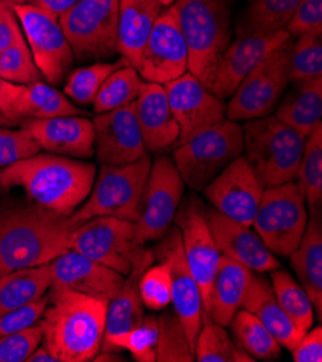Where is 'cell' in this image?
<instances>
[{
  "label": "cell",
  "instance_id": "45",
  "mask_svg": "<svg viewBox=\"0 0 322 362\" xmlns=\"http://www.w3.org/2000/svg\"><path fill=\"white\" fill-rule=\"evenodd\" d=\"M42 152L25 127L0 129V169Z\"/></svg>",
  "mask_w": 322,
  "mask_h": 362
},
{
  "label": "cell",
  "instance_id": "10",
  "mask_svg": "<svg viewBox=\"0 0 322 362\" xmlns=\"http://www.w3.org/2000/svg\"><path fill=\"white\" fill-rule=\"evenodd\" d=\"M292 41H286L269 54L231 94L226 105V119L247 122L270 116L291 84L289 57Z\"/></svg>",
  "mask_w": 322,
  "mask_h": 362
},
{
  "label": "cell",
  "instance_id": "31",
  "mask_svg": "<svg viewBox=\"0 0 322 362\" xmlns=\"http://www.w3.org/2000/svg\"><path fill=\"white\" fill-rule=\"evenodd\" d=\"M51 286L48 264L0 276V316L45 296Z\"/></svg>",
  "mask_w": 322,
  "mask_h": 362
},
{
  "label": "cell",
  "instance_id": "50",
  "mask_svg": "<svg viewBox=\"0 0 322 362\" xmlns=\"http://www.w3.org/2000/svg\"><path fill=\"white\" fill-rule=\"evenodd\" d=\"M295 362H321L322 361V329L311 328L291 351Z\"/></svg>",
  "mask_w": 322,
  "mask_h": 362
},
{
  "label": "cell",
  "instance_id": "33",
  "mask_svg": "<svg viewBox=\"0 0 322 362\" xmlns=\"http://www.w3.org/2000/svg\"><path fill=\"white\" fill-rule=\"evenodd\" d=\"M229 327L234 344L255 361H273L280 356V344L253 313L238 309Z\"/></svg>",
  "mask_w": 322,
  "mask_h": 362
},
{
  "label": "cell",
  "instance_id": "6",
  "mask_svg": "<svg viewBox=\"0 0 322 362\" xmlns=\"http://www.w3.org/2000/svg\"><path fill=\"white\" fill-rule=\"evenodd\" d=\"M151 166L149 155L127 165H101L87 199L68 216L71 226L77 227L94 216L136 221Z\"/></svg>",
  "mask_w": 322,
  "mask_h": 362
},
{
  "label": "cell",
  "instance_id": "27",
  "mask_svg": "<svg viewBox=\"0 0 322 362\" xmlns=\"http://www.w3.org/2000/svg\"><path fill=\"white\" fill-rule=\"evenodd\" d=\"M163 6L158 0H119L117 54L136 68Z\"/></svg>",
  "mask_w": 322,
  "mask_h": 362
},
{
  "label": "cell",
  "instance_id": "30",
  "mask_svg": "<svg viewBox=\"0 0 322 362\" xmlns=\"http://www.w3.org/2000/svg\"><path fill=\"white\" fill-rule=\"evenodd\" d=\"M291 91L283 95L275 108V117L306 137L322 123V77L292 83Z\"/></svg>",
  "mask_w": 322,
  "mask_h": 362
},
{
  "label": "cell",
  "instance_id": "8",
  "mask_svg": "<svg viewBox=\"0 0 322 362\" xmlns=\"http://www.w3.org/2000/svg\"><path fill=\"white\" fill-rule=\"evenodd\" d=\"M68 248L123 276H127L148 252L137 237L134 221L115 216H94L74 227L68 238Z\"/></svg>",
  "mask_w": 322,
  "mask_h": 362
},
{
  "label": "cell",
  "instance_id": "7",
  "mask_svg": "<svg viewBox=\"0 0 322 362\" xmlns=\"http://www.w3.org/2000/svg\"><path fill=\"white\" fill-rule=\"evenodd\" d=\"M243 155V127L224 120L183 144H178L172 160L184 184L192 191H202L229 163Z\"/></svg>",
  "mask_w": 322,
  "mask_h": 362
},
{
  "label": "cell",
  "instance_id": "21",
  "mask_svg": "<svg viewBox=\"0 0 322 362\" xmlns=\"http://www.w3.org/2000/svg\"><path fill=\"white\" fill-rule=\"evenodd\" d=\"M94 156L101 165H127L149 155L136 119L134 105L96 115Z\"/></svg>",
  "mask_w": 322,
  "mask_h": 362
},
{
  "label": "cell",
  "instance_id": "17",
  "mask_svg": "<svg viewBox=\"0 0 322 362\" xmlns=\"http://www.w3.org/2000/svg\"><path fill=\"white\" fill-rule=\"evenodd\" d=\"M154 251L155 259L163 262L171 274L172 305L178 317L181 319L187 337L195 348V341L204 322V306L200 286L187 263L183 248L181 234L176 227L161 238Z\"/></svg>",
  "mask_w": 322,
  "mask_h": 362
},
{
  "label": "cell",
  "instance_id": "22",
  "mask_svg": "<svg viewBox=\"0 0 322 362\" xmlns=\"http://www.w3.org/2000/svg\"><path fill=\"white\" fill-rule=\"evenodd\" d=\"M207 221L222 256L253 273H270L280 267L279 260L252 227L237 223L214 208H207Z\"/></svg>",
  "mask_w": 322,
  "mask_h": 362
},
{
  "label": "cell",
  "instance_id": "38",
  "mask_svg": "<svg viewBox=\"0 0 322 362\" xmlns=\"http://www.w3.org/2000/svg\"><path fill=\"white\" fill-rule=\"evenodd\" d=\"M158 346V317L145 315L133 329L113 337L101 344L100 352L129 351L136 362H156Z\"/></svg>",
  "mask_w": 322,
  "mask_h": 362
},
{
  "label": "cell",
  "instance_id": "16",
  "mask_svg": "<svg viewBox=\"0 0 322 362\" xmlns=\"http://www.w3.org/2000/svg\"><path fill=\"white\" fill-rule=\"evenodd\" d=\"M265 187L241 155L229 163L202 189L205 198L229 218L252 227Z\"/></svg>",
  "mask_w": 322,
  "mask_h": 362
},
{
  "label": "cell",
  "instance_id": "19",
  "mask_svg": "<svg viewBox=\"0 0 322 362\" xmlns=\"http://www.w3.org/2000/svg\"><path fill=\"white\" fill-rule=\"evenodd\" d=\"M48 267L51 273L50 295L77 292L110 302L120 292L126 277L71 248L50 262Z\"/></svg>",
  "mask_w": 322,
  "mask_h": 362
},
{
  "label": "cell",
  "instance_id": "32",
  "mask_svg": "<svg viewBox=\"0 0 322 362\" xmlns=\"http://www.w3.org/2000/svg\"><path fill=\"white\" fill-rule=\"evenodd\" d=\"M16 113L22 122L28 119H52L62 116H88L62 91L42 81L23 86L16 104Z\"/></svg>",
  "mask_w": 322,
  "mask_h": 362
},
{
  "label": "cell",
  "instance_id": "52",
  "mask_svg": "<svg viewBox=\"0 0 322 362\" xmlns=\"http://www.w3.org/2000/svg\"><path fill=\"white\" fill-rule=\"evenodd\" d=\"M77 2H79V0H37L35 4L42 6L44 9L50 11L51 13H54L59 18L67 9H69Z\"/></svg>",
  "mask_w": 322,
  "mask_h": 362
},
{
  "label": "cell",
  "instance_id": "18",
  "mask_svg": "<svg viewBox=\"0 0 322 362\" xmlns=\"http://www.w3.org/2000/svg\"><path fill=\"white\" fill-rule=\"evenodd\" d=\"M173 117L180 126L178 144L226 120V104L191 72L163 86ZM175 146V148H176Z\"/></svg>",
  "mask_w": 322,
  "mask_h": 362
},
{
  "label": "cell",
  "instance_id": "58",
  "mask_svg": "<svg viewBox=\"0 0 322 362\" xmlns=\"http://www.w3.org/2000/svg\"><path fill=\"white\" fill-rule=\"evenodd\" d=\"M250 2H253V0H250Z\"/></svg>",
  "mask_w": 322,
  "mask_h": 362
},
{
  "label": "cell",
  "instance_id": "20",
  "mask_svg": "<svg viewBox=\"0 0 322 362\" xmlns=\"http://www.w3.org/2000/svg\"><path fill=\"white\" fill-rule=\"evenodd\" d=\"M289 40L291 36L284 29L273 33L237 36L229 44L217 62L209 91L222 100L231 97L247 74H250L269 54Z\"/></svg>",
  "mask_w": 322,
  "mask_h": 362
},
{
  "label": "cell",
  "instance_id": "56",
  "mask_svg": "<svg viewBox=\"0 0 322 362\" xmlns=\"http://www.w3.org/2000/svg\"><path fill=\"white\" fill-rule=\"evenodd\" d=\"M158 2H159V4H161L163 8L173 5V0H158Z\"/></svg>",
  "mask_w": 322,
  "mask_h": 362
},
{
  "label": "cell",
  "instance_id": "39",
  "mask_svg": "<svg viewBox=\"0 0 322 362\" xmlns=\"http://www.w3.org/2000/svg\"><path fill=\"white\" fill-rule=\"evenodd\" d=\"M194 356L198 362H255L229 337L224 327L204 320L198 332Z\"/></svg>",
  "mask_w": 322,
  "mask_h": 362
},
{
  "label": "cell",
  "instance_id": "13",
  "mask_svg": "<svg viewBox=\"0 0 322 362\" xmlns=\"http://www.w3.org/2000/svg\"><path fill=\"white\" fill-rule=\"evenodd\" d=\"M185 192V184L173 160L159 156L154 160L143 188L134 221L139 240H161L171 228Z\"/></svg>",
  "mask_w": 322,
  "mask_h": 362
},
{
  "label": "cell",
  "instance_id": "23",
  "mask_svg": "<svg viewBox=\"0 0 322 362\" xmlns=\"http://www.w3.org/2000/svg\"><path fill=\"white\" fill-rule=\"evenodd\" d=\"M21 126L41 151L81 160L94 158V126L88 116L28 119Z\"/></svg>",
  "mask_w": 322,
  "mask_h": 362
},
{
  "label": "cell",
  "instance_id": "40",
  "mask_svg": "<svg viewBox=\"0 0 322 362\" xmlns=\"http://www.w3.org/2000/svg\"><path fill=\"white\" fill-rule=\"evenodd\" d=\"M125 65H127V62L120 58L115 62L100 61L74 69L64 80L62 93L79 105L93 104L100 87L107 80V77Z\"/></svg>",
  "mask_w": 322,
  "mask_h": 362
},
{
  "label": "cell",
  "instance_id": "11",
  "mask_svg": "<svg viewBox=\"0 0 322 362\" xmlns=\"http://www.w3.org/2000/svg\"><path fill=\"white\" fill-rule=\"evenodd\" d=\"M119 0H79L59 16L76 59H104L117 54Z\"/></svg>",
  "mask_w": 322,
  "mask_h": 362
},
{
  "label": "cell",
  "instance_id": "26",
  "mask_svg": "<svg viewBox=\"0 0 322 362\" xmlns=\"http://www.w3.org/2000/svg\"><path fill=\"white\" fill-rule=\"evenodd\" d=\"M252 276L253 272L246 266L222 256L204 310V320L229 327L236 312L241 309Z\"/></svg>",
  "mask_w": 322,
  "mask_h": 362
},
{
  "label": "cell",
  "instance_id": "34",
  "mask_svg": "<svg viewBox=\"0 0 322 362\" xmlns=\"http://www.w3.org/2000/svg\"><path fill=\"white\" fill-rule=\"evenodd\" d=\"M302 0H253L236 26V33H273L288 25Z\"/></svg>",
  "mask_w": 322,
  "mask_h": 362
},
{
  "label": "cell",
  "instance_id": "43",
  "mask_svg": "<svg viewBox=\"0 0 322 362\" xmlns=\"http://www.w3.org/2000/svg\"><path fill=\"white\" fill-rule=\"evenodd\" d=\"M0 77L15 84H32L41 81L42 74L33 62L26 41L12 45L0 52Z\"/></svg>",
  "mask_w": 322,
  "mask_h": 362
},
{
  "label": "cell",
  "instance_id": "37",
  "mask_svg": "<svg viewBox=\"0 0 322 362\" xmlns=\"http://www.w3.org/2000/svg\"><path fill=\"white\" fill-rule=\"evenodd\" d=\"M295 179L305 195L309 209H319L322 204V123L316 124L305 137L304 152Z\"/></svg>",
  "mask_w": 322,
  "mask_h": 362
},
{
  "label": "cell",
  "instance_id": "54",
  "mask_svg": "<svg viewBox=\"0 0 322 362\" xmlns=\"http://www.w3.org/2000/svg\"><path fill=\"white\" fill-rule=\"evenodd\" d=\"M15 126H18V124L6 115V112L4 110V107L0 105V129H2V127H15Z\"/></svg>",
  "mask_w": 322,
  "mask_h": 362
},
{
  "label": "cell",
  "instance_id": "12",
  "mask_svg": "<svg viewBox=\"0 0 322 362\" xmlns=\"http://www.w3.org/2000/svg\"><path fill=\"white\" fill-rule=\"evenodd\" d=\"M33 62L51 84L64 83L76 57L59 23V18L37 4L13 5Z\"/></svg>",
  "mask_w": 322,
  "mask_h": 362
},
{
  "label": "cell",
  "instance_id": "48",
  "mask_svg": "<svg viewBox=\"0 0 322 362\" xmlns=\"http://www.w3.org/2000/svg\"><path fill=\"white\" fill-rule=\"evenodd\" d=\"M316 29H322V0H302L284 30L292 38Z\"/></svg>",
  "mask_w": 322,
  "mask_h": 362
},
{
  "label": "cell",
  "instance_id": "25",
  "mask_svg": "<svg viewBox=\"0 0 322 362\" xmlns=\"http://www.w3.org/2000/svg\"><path fill=\"white\" fill-rule=\"evenodd\" d=\"M241 309L253 313L269 329L280 346L288 351H292L305 335L283 310L275 296L272 284L262 276V273H253Z\"/></svg>",
  "mask_w": 322,
  "mask_h": 362
},
{
  "label": "cell",
  "instance_id": "55",
  "mask_svg": "<svg viewBox=\"0 0 322 362\" xmlns=\"http://www.w3.org/2000/svg\"><path fill=\"white\" fill-rule=\"evenodd\" d=\"M0 2H2V4H6V5H11V6H13V5H19V4H23V0H0Z\"/></svg>",
  "mask_w": 322,
  "mask_h": 362
},
{
  "label": "cell",
  "instance_id": "42",
  "mask_svg": "<svg viewBox=\"0 0 322 362\" xmlns=\"http://www.w3.org/2000/svg\"><path fill=\"white\" fill-rule=\"evenodd\" d=\"M291 83L322 77V29L298 36L289 57Z\"/></svg>",
  "mask_w": 322,
  "mask_h": 362
},
{
  "label": "cell",
  "instance_id": "44",
  "mask_svg": "<svg viewBox=\"0 0 322 362\" xmlns=\"http://www.w3.org/2000/svg\"><path fill=\"white\" fill-rule=\"evenodd\" d=\"M139 292L143 305L149 310H163L172 302V283L169 269L163 262L151 264L139 279Z\"/></svg>",
  "mask_w": 322,
  "mask_h": 362
},
{
  "label": "cell",
  "instance_id": "57",
  "mask_svg": "<svg viewBox=\"0 0 322 362\" xmlns=\"http://www.w3.org/2000/svg\"><path fill=\"white\" fill-rule=\"evenodd\" d=\"M37 0H23V4H35Z\"/></svg>",
  "mask_w": 322,
  "mask_h": 362
},
{
  "label": "cell",
  "instance_id": "51",
  "mask_svg": "<svg viewBox=\"0 0 322 362\" xmlns=\"http://www.w3.org/2000/svg\"><path fill=\"white\" fill-rule=\"evenodd\" d=\"M23 84H15L0 77V105L4 107L6 115L19 126L22 124V119L16 113V104L22 94Z\"/></svg>",
  "mask_w": 322,
  "mask_h": 362
},
{
  "label": "cell",
  "instance_id": "5",
  "mask_svg": "<svg viewBox=\"0 0 322 362\" xmlns=\"http://www.w3.org/2000/svg\"><path fill=\"white\" fill-rule=\"evenodd\" d=\"M304 144V136L272 115L243 126V156L265 188L295 180Z\"/></svg>",
  "mask_w": 322,
  "mask_h": 362
},
{
  "label": "cell",
  "instance_id": "1",
  "mask_svg": "<svg viewBox=\"0 0 322 362\" xmlns=\"http://www.w3.org/2000/svg\"><path fill=\"white\" fill-rule=\"evenodd\" d=\"M73 228L68 216L32 201L0 202V276L48 264L68 250Z\"/></svg>",
  "mask_w": 322,
  "mask_h": 362
},
{
  "label": "cell",
  "instance_id": "46",
  "mask_svg": "<svg viewBox=\"0 0 322 362\" xmlns=\"http://www.w3.org/2000/svg\"><path fill=\"white\" fill-rule=\"evenodd\" d=\"M42 339L44 329L40 320L22 331L0 338V362H26Z\"/></svg>",
  "mask_w": 322,
  "mask_h": 362
},
{
  "label": "cell",
  "instance_id": "24",
  "mask_svg": "<svg viewBox=\"0 0 322 362\" xmlns=\"http://www.w3.org/2000/svg\"><path fill=\"white\" fill-rule=\"evenodd\" d=\"M133 105L148 152L159 153L176 146L180 126L173 117L163 86L145 81Z\"/></svg>",
  "mask_w": 322,
  "mask_h": 362
},
{
  "label": "cell",
  "instance_id": "36",
  "mask_svg": "<svg viewBox=\"0 0 322 362\" xmlns=\"http://www.w3.org/2000/svg\"><path fill=\"white\" fill-rule=\"evenodd\" d=\"M270 284L283 310L305 334L312 328L314 306L305 288L283 269L270 272Z\"/></svg>",
  "mask_w": 322,
  "mask_h": 362
},
{
  "label": "cell",
  "instance_id": "4",
  "mask_svg": "<svg viewBox=\"0 0 322 362\" xmlns=\"http://www.w3.org/2000/svg\"><path fill=\"white\" fill-rule=\"evenodd\" d=\"M188 48V71L208 90L217 62L231 42L227 0H173Z\"/></svg>",
  "mask_w": 322,
  "mask_h": 362
},
{
  "label": "cell",
  "instance_id": "53",
  "mask_svg": "<svg viewBox=\"0 0 322 362\" xmlns=\"http://www.w3.org/2000/svg\"><path fill=\"white\" fill-rule=\"evenodd\" d=\"M26 362H58V359L48 351V348L41 342L26 359Z\"/></svg>",
  "mask_w": 322,
  "mask_h": 362
},
{
  "label": "cell",
  "instance_id": "15",
  "mask_svg": "<svg viewBox=\"0 0 322 362\" xmlns=\"http://www.w3.org/2000/svg\"><path fill=\"white\" fill-rule=\"evenodd\" d=\"M173 221L180 230L185 259L200 286L205 310L222 255L211 234L204 202L197 195H190L178 208Z\"/></svg>",
  "mask_w": 322,
  "mask_h": 362
},
{
  "label": "cell",
  "instance_id": "35",
  "mask_svg": "<svg viewBox=\"0 0 322 362\" xmlns=\"http://www.w3.org/2000/svg\"><path fill=\"white\" fill-rule=\"evenodd\" d=\"M143 84L145 81L142 80L136 68L125 65L116 69L100 87L93 101V112L100 115L133 104L142 91Z\"/></svg>",
  "mask_w": 322,
  "mask_h": 362
},
{
  "label": "cell",
  "instance_id": "49",
  "mask_svg": "<svg viewBox=\"0 0 322 362\" xmlns=\"http://www.w3.org/2000/svg\"><path fill=\"white\" fill-rule=\"evenodd\" d=\"M22 41H25V36L13 8L0 2V52Z\"/></svg>",
  "mask_w": 322,
  "mask_h": 362
},
{
  "label": "cell",
  "instance_id": "14",
  "mask_svg": "<svg viewBox=\"0 0 322 362\" xmlns=\"http://www.w3.org/2000/svg\"><path fill=\"white\" fill-rule=\"evenodd\" d=\"M136 71L143 81L165 86L188 72V48L173 5L162 9Z\"/></svg>",
  "mask_w": 322,
  "mask_h": 362
},
{
  "label": "cell",
  "instance_id": "28",
  "mask_svg": "<svg viewBox=\"0 0 322 362\" xmlns=\"http://www.w3.org/2000/svg\"><path fill=\"white\" fill-rule=\"evenodd\" d=\"M291 264L298 276L299 284L308 293L314 313L321 319L322 312V221L321 208L311 209L305 233L289 255Z\"/></svg>",
  "mask_w": 322,
  "mask_h": 362
},
{
  "label": "cell",
  "instance_id": "47",
  "mask_svg": "<svg viewBox=\"0 0 322 362\" xmlns=\"http://www.w3.org/2000/svg\"><path fill=\"white\" fill-rule=\"evenodd\" d=\"M48 303H50V298L47 293L38 300H35L21 309L12 310L9 313L0 316V338L22 331L30 327V325L37 323L41 319Z\"/></svg>",
  "mask_w": 322,
  "mask_h": 362
},
{
  "label": "cell",
  "instance_id": "3",
  "mask_svg": "<svg viewBox=\"0 0 322 362\" xmlns=\"http://www.w3.org/2000/svg\"><path fill=\"white\" fill-rule=\"evenodd\" d=\"M40 323L42 344L58 362H88L100 352L109 302L77 292L50 295Z\"/></svg>",
  "mask_w": 322,
  "mask_h": 362
},
{
  "label": "cell",
  "instance_id": "9",
  "mask_svg": "<svg viewBox=\"0 0 322 362\" xmlns=\"http://www.w3.org/2000/svg\"><path fill=\"white\" fill-rule=\"evenodd\" d=\"M306 224V199L295 180L265 188L252 227L273 255L289 257Z\"/></svg>",
  "mask_w": 322,
  "mask_h": 362
},
{
  "label": "cell",
  "instance_id": "2",
  "mask_svg": "<svg viewBox=\"0 0 322 362\" xmlns=\"http://www.w3.org/2000/svg\"><path fill=\"white\" fill-rule=\"evenodd\" d=\"M96 175L91 162L40 152L0 169V188H22L32 202L69 216L87 199Z\"/></svg>",
  "mask_w": 322,
  "mask_h": 362
},
{
  "label": "cell",
  "instance_id": "41",
  "mask_svg": "<svg viewBox=\"0 0 322 362\" xmlns=\"http://www.w3.org/2000/svg\"><path fill=\"white\" fill-rule=\"evenodd\" d=\"M194 348L175 310L158 316L156 362H192Z\"/></svg>",
  "mask_w": 322,
  "mask_h": 362
},
{
  "label": "cell",
  "instance_id": "29",
  "mask_svg": "<svg viewBox=\"0 0 322 362\" xmlns=\"http://www.w3.org/2000/svg\"><path fill=\"white\" fill-rule=\"evenodd\" d=\"M155 262V255L152 250L143 256L139 263L132 269V272L125 277V283L120 292L109 302L105 315V328L101 344L112 339L116 335L127 332L145 317V305L142 302L139 292V279Z\"/></svg>",
  "mask_w": 322,
  "mask_h": 362
}]
</instances>
